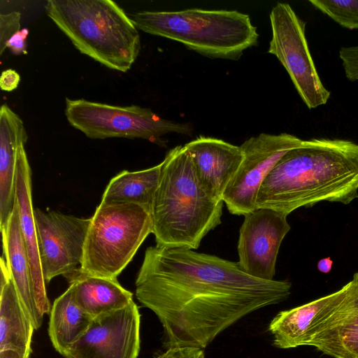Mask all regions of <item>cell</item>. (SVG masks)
Wrapping results in <instances>:
<instances>
[{
	"label": "cell",
	"mask_w": 358,
	"mask_h": 358,
	"mask_svg": "<svg viewBox=\"0 0 358 358\" xmlns=\"http://www.w3.org/2000/svg\"><path fill=\"white\" fill-rule=\"evenodd\" d=\"M269 17L272 37L268 52L285 67L309 109L326 104L331 92L323 85L310 55L305 34L306 23L287 3H277Z\"/></svg>",
	"instance_id": "ba28073f"
},
{
	"label": "cell",
	"mask_w": 358,
	"mask_h": 358,
	"mask_svg": "<svg viewBox=\"0 0 358 358\" xmlns=\"http://www.w3.org/2000/svg\"><path fill=\"white\" fill-rule=\"evenodd\" d=\"M309 2L341 27L358 29V0H309Z\"/></svg>",
	"instance_id": "603a6c76"
},
{
	"label": "cell",
	"mask_w": 358,
	"mask_h": 358,
	"mask_svg": "<svg viewBox=\"0 0 358 358\" xmlns=\"http://www.w3.org/2000/svg\"><path fill=\"white\" fill-rule=\"evenodd\" d=\"M0 358H30V356L24 357L15 350H5L0 351Z\"/></svg>",
	"instance_id": "f1b7e54d"
},
{
	"label": "cell",
	"mask_w": 358,
	"mask_h": 358,
	"mask_svg": "<svg viewBox=\"0 0 358 358\" xmlns=\"http://www.w3.org/2000/svg\"><path fill=\"white\" fill-rule=\"evenodd\" d=\"M20 81L19 73L13 69H6L1 72L0 88L3 91L12 92L17 89Z\"/></svg>",
	"instance_id": "4316f807"
},
{
	"label": "cell",
	"mask_w": 358,
	"mask_h": 358,
	"mask_svg": "<svg viewBox=\"0 0 358 358\" xmlns=\"http://www.w3.org/2000/svg\"><path fill=\"white\" fill-rule=\"evenodd\" d=\"M303 140L292 134L262 133L240 145L243 161L228 184L222 201L230 213L245 215L256 208L259 187L278 160Z\"/></svg>",
	"instance_id": "9c48e42d"
},
{
	"label": "cell",
	"mask_w": 358,
	"mask_h": 358,
	"mask_svg": "<svg viewBox=\"0 0 358 358\" xmlns=\"http://www.w3.org/2000/svg\"><path fill=\"white\" fill-rule=\"evenodd\" d=\"M223 203L203 189L185 147L170 150L162 162L151 210L156 245L197 249L221 224Z\"/></svg>",
	"instance_id": "3957f363"
},
{
	"label": "cell",
	"mask_w": 358,
	"mask_h": 358,
	"mask_svg": "<svg viewBox=\"0 0 358 358\" xmlns=\"http://www.w3.org/2000/svg\"><path fill=\"white\" fill-rule=\"evenodd\" d=\"M349 287L348 282L332 294L278 313L268 325V331L273 337V345L281 349L308 345L317 328L345 299Z\"/></svg>",
	"instance_id": "4fadbf2b"
},
{
	"label": "cell",
	"mask_w": 358,
	"mask_h": 358,
	"mask_svg": "<svg viewBox=\"0 0 358 358\" xmlns=\"http://www.w3.org/2000/svg\"><path fill=\"white\" fill-rule=\"evenodd\" d=\"M38 246L45 283L81 266L90 218L34 209Z\"/></svg>",
	"instance_id": "30bf717a"
},
{
	"label": "cell",
	"mask_w": 358,
	"mask_h": 358,
	"mask_svg": "<svg viewBox=\"0 0 358 358\" xmlns=\"http://www.w3.org/2000/svg\"><path fill=\"white\" fill-rule=\"evenodd\" d=\"M131 20L138 29L178 41L211 58L237 60L259 37L250 16L237 10L140 11Z\"/></svg>",
	"instance_id": "5b68a950"
},
{
	"label": "cell",
	"mask_w": 358,
	"mask_h": 358,
	"mask_svg": "<svg viewBox=\"0 0 358 358\" xmlns=\"http://www.w3.org/2000/svg\"><path fill=\"white\" fill-rule=\"evenodd\" d=\"M31 176V168L23 146L20 150L16 169L15 207L29 259L36 303L39 312L43 315L50 313L51 309L39 256L34 209L32 204Z\"/></svg>",
	"instance_id": "9a60e30c"
},
{
	"label": "cell",
	"mask_w": 358,
	"mask_h": 358,
	"mask_svg": "<svg viewBox=\"0 0 358 358\" xmlns=\"http://www.w3.org/2000/svg\"><path fill=\"white\" fill-rule=\"evenodd\" d=\"M34 330L10 278L0 286V351L13 350L30 356Z\"/></svg>",
	"instance_id": "ffe728a7"
},
{
	"label": "cell",
	"mask_w": 358,
	"mask_h": 358,
	"mask_svg": "<svg viewBox=\"0 0 358 358\" xmlns=\"http://www.w3.org/2000/svg\"><path fill=\"white\" fill-rule=\"evenodd\" d=\"M78 305L92 319L128 306L133 294L117 278L90 275L80 268L65 277Z\"/></svg>",
	"instance_id": "ac0fdd59"
},
{
	"label": "cell",
	"mask_w": 358,
	"mask_h": 358,
	"mask_svg": "<svg viewBox=\"0 0 358 358\" xmlns=\"http://www.w3.org/2000/svg\"><path fill=\"white\" fill-rule=\"evenodd\" d=\"M194 164L199 180L208 194L222 201L224 192L240 166V146L221 139L200 136L185 145Z\"/></svg>",
	"instance_id": "5bb4252c"
},
{
	"label": "cell",
	"mask_w": 358,
	"mask_h": 358,
	"mask_svg": "<svg viewBox=\"0 0 358 358\" xmlns=\"http://www.w3.org/2000/svg\"><path fill=\"white\" fill-rule=\"evenodd\" d=\"M48 16L82 54L125 73L141 50L138 29L111 0H48Z\"/></svg>",
	"instance_id": "277c9868"
},
{
	"label": "cell",
	"mask_w": 358,
	"mask_h": 358,
	"mask_svg": "<svg viewBox=\"0 0 358 358\" xmlns=\"http://www.w3.org/2000/svg\"><path fill=\"white\" fill-rule=\"evenodd\" d=\"M308 345L334 358H358V307L345 298L318 327Z\"/></svg>",
	"instance_id": "d6986e66"
},
{
	"label": "cell",
	"mask_w": 358,
	"mask_h": 358,
	"mask_svg": "<svg viewBox=\"0 0 358 358\" xmlns=\"http://www.w3.org/2000/svg\"><path fill=\"white\" fill-rule=\"evenodd\" d=\"M28 136L22 120L7 103L0 108V229L15 206V178L20 150Z\"/></svg>",
	"instance_id": "2e32d148"
},
{
	"label": "cell",
	"mask_w": 358,
	"mask_h": 358,
	"mask_svg": "<svg viewBox=\"0 0 358 358\" xmlns=\"http://www.w3.org/2000/svg\"><path fill=\"white\" fill-rule=\"evenodd\" d=\"M152 231L151 213L143 207L100 203L90 218L80 271L117 278Z\"/></svg>",
	"instance_id": "8992f818"
},
{
	"label": "cell",
	"mask_w": 358,
	"mask_h": 358,
	"mask_svg": "<svg viewBox=\"0 0 358 358\" xmlns=\"http://www.w3.org/2000/svg\"><path fill=\"white\" fill-rule=\"evenodd\" d=\"M291 227L287 216L269 208L244 215L238 242V264L248 275L273 280L278 251Z\"/></svg>",
	"instance_id": "7c38bea8"
},
{
	"label": "cell",
	"mask_w": 358,
	"mask_h": 358,
	"mask_svg": "<svg viewBox=\"0 0 358 358\" xmlns=\"http://www.w3.org/2000/svg\"><path fill=\"white\" fill-rule=\"evenodd\" d=\"M50 313L48 334L55 349L63 355L93 319L76 302L70 287L55 300Z\"/></svg>",
	"instance_id": "7402d4cb"
},
{
	"label": "cell",
	"mask_w": 358,
	"mask_h": 358,
	"mask_svg": "<svg viewBox=\"0 0 358 358\" xmlns=\"http://www.w3.org/2000/svg\"><path fill=\"white\" fill-rule=\"evenodd\" d=\"M161 169L162 163L144 170L121 171L110 180L101 203H134L151 213Z\"/></svg>",
	"instance_id": "44dd1931"
},
{
	"label": "cell",
	"mask_w": 358,
	"mask_h": 358,
	"mask_svg": "<svg viewBox=\"0 0 358 358\" xmlns=\"http://www.w3.org/2000/svg\"><path fill=\"white\" fill-rule=\"evenodd\" d=\"M136 296L159 320L169 348H206L245 315L286 300L288 280H264L238 262L187 248H147Z\"/></svg>",
	"instance_id": "6da1fadb"
},
{
	"label": "cell",
	"mask_w": 358,
	"mask_h": 358,
	"mask_svg": "<svg viewBox=\"0 0 358 358\" xmlns=\"http://www.w3.org/2000/svg\"><path fill=\"white\" fill-rule=\"evenodd\" d=\"M358 198V144L312 138L287 152L262 182L256 208L287 216L320 201L349 204Z\"/></svg>",
	"instance_id": "7a4b0ae2"
},
{
	"label": "cell",
	"mask_w": 358,
	"mask_h": 358,
	"mask_svg": "<svg viewBox=\"0 0 358 358\" xmlns=\"http://www.w3.org/2000/svg\"><path fill=\"white\" fill-rule=\"evenodd\" d=\"M1 231L3 254L10 278L27 317L37 330L42 324L43 315L36 303L29 259L15 206L7 224Z\"/></svg>",
	"instance_id": "e0dca14e"
},
{
	"label": "cell",
	"mask_w": 358,
	"mask_h": 358,
	"mask_svg": "<svg viewBox=\"0 0 358 358\" xmlns=\"http://www.w3.org/2000/svg\"><path fill=\"white\" fill-rule=\"evenodd\" d=\"M29 36V29L24 28L15 33L6 43L10 52L15 55H27V38Z\"/></svg>",
	"instance_id": "484cf974"
},
{
	"label": "cell",
	"mask_w": 358,
	"mask_h": 358,
	"mask_svg": "<svg viewBox=\"0 0 358 358\" xmlns=\"http://www.w3.org/2000/svg\"><path fill=\"white\" fill-rule=\"evenodd\" d=\"M333 261L330 257L321 259L317 263V269L324 273H329L332 268Z\"/></svg>",
	"instance_id": "83f0119b"
},
{
	"label": "cell",
	"mask_w": 358,
	"mask_h": 358,
	"mask_svg": "<svg viewBox=\"0 0 358 358\" xmlns=\"http://www.w3.org/2000/svg\"><path fill=\"white\" fill-rule=\"evenodd\" d=\"M141 315L132 301L124 308L92 320L87 330L62 355L64 358H137Z\"/></svg>",
	"instance_id": "8fae6325"
},
{
	"label": "cell",
	"mask_w": 358,
	"mask_h": 358,
	"mask_svg": "<svg viewBox=\"0 0 358 358\" xmlns=\"http://www.w3.org/2000/svg\"><path fill=\"white\" fill-rule=\"evenodd\" d=\"M64 114L73 127L92 139L142 138L164 145V135H191L193 129L189 124L167 120L148 108L113 106L83 99L66 97Z\"/></svg>",
	"instance_id": "52a82bcc"
},
{
	"label": "cell",
	"mask_w": 358,
	"mask_h": 358,
	"mask_svg": "<svg viewBox=\"0 0 358 358\" xmlns=\"http://www.w3.org/2000/svg\"><path fill=\"white\" fill-rule=\"evenodd\" d=\"M157 358H205L203 349L193 347H174L167 350Z\"/></svg>",
	"instance_id": "d4e9b609"
},
{
	"label": "cell",
	"mask_w": 358,
	"mask_h": 358,
	"mask_svg": "<svg viewBox=\"0 0 358 358\" xmlns=\"http://www.w3.org/2000/svg\"><path fill=\"white\" fill-rule=\"evenodd\" d=\"M21 13L13 11L0 15V55L6 48L8 41L20 30Z\"/></svg>",
	"instance_id": "cb8c5ba5"
}]
</instances>
